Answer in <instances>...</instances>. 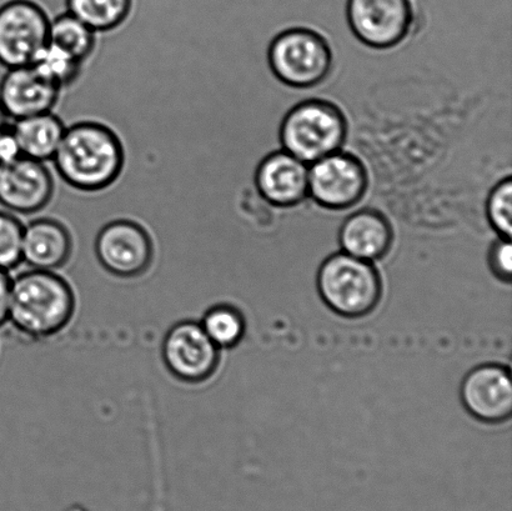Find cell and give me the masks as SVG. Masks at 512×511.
I'll list each match as a JSON object with an SVG mask.
<instances>
[{
  "instance_id": "obj_1",
  "label": "cell",
  "mask_w": 512,
  "mask_h": 511,
  "mask_svg": "<svg viewBox=\"0 0 512 511\" xmlns=\"http://www.w3.org/2000/svg\"><path fill=\"white\" fill-rule=\"evenodd\" d=\"M59 178L82 192H99L119 177L124 165L122 142L112 129L94 120L67 125L52 160Z\"/></svg>"
},
{
  "instance_id": "obj_2",
  "label": "cell",
  "mask_w": 512,
  "mask_h": 511,
  "mask_svg": "<svg viewBox=\"0 0 512 511\" xmlns=\"http://www.w3.org/2000/svg\"><path fill=\"white\" fill-rule=\"evenodd\" d=\"M74 312L73 289L57 273L32 269L12 279L8 322L24 337H53L67 328Z\"/></svg>"
},
{
  "instance_id": "obj_3",
  "label": "cell",
  "mask_w": 512,
  "mask_h": 511,
  "mask_svg": "<svg viewBox=\"0 0 512 511\" xmlns=\"http://www.w3.org/2000/svg\"><path fill=\"white\" fill-rule=\"evenodd\" d=\"M348 133V120L338 105L328 100L308 99L284 115L279 140L285 152L310 165L340 152Z\"/></svg>"
},
{
  "instance_id": "obj_4",
  "label": "cell",
  "mask_w": 512,
  "mask_h": 511,
  "mask_svg": "<svg viewBox=\"0 0 512 511\" xmlns=\"http://www.w3.org/2000/svg\"><path fill=\"white\" fill-rule=\"evenodd\" d=\"M268 62L279 82L294 89H309L329 78L334 55L323 35L298 27L286 29L271 40Z\"/></svg>"
},
{
  "instance_id": "obj_5",
  "label": "cell",
  "mask_w": 512,
  "mask_h": 511,
  "mask_svg": "<svg viewBox=\"0 0 512 511\" xmlns=\"http://www.w3.org/2000/svg\"><path fill=\"white\" fill-rule=\"evenodd\" d=\"M318 289L323 302L345 318L373 312L381 297L380 277L373 265L344 252L321 264Z\"/></svg>"
},
{
  "instance_id": "obj_6",
  "label": "cell",
  "mask_w": 512,
  "mask_h": 511,
  "mask_svg": "<svg viewBox=\"0 0 512 511\" xmlns=\"http://www.w3.org/2000/svg\"><path fill=\"white\" fill-rule=\"evenodd\" d=\"M369 175L355 155L336 152L309 165V197L326 210H348L365 197Z\"/></svg>"
},
{
  "instance_id": "obj_7",
  "label": "cell",
  "mask_w": 512,
  "mask_h": 511,
  "mask_svg": "<svg viewBox=\"0 0 512 511\" xmlns=\"http://www.w3.org/2000/svg\"><path fill=\"white\" fill-rule=\"evenodd\" d=\"M50 18L34 0H9L0 7V65L32 64L49 40Z\"/></svg>"
},
{
  "instance_id": "obj_8",
  "label": "cell",
  "mask_w": 512,
  "mask_h": 511,
  "mask_svg": "<svg viewBox=\"0 0 512 511\" xmlns=\"http://www.w3.org/2000/svg\"><path fill=\"white\" fill-rule=\"evenodd\" d=\"M94 248L99 263L115 277H140L152 267V234L132 219H112L105 223L95 238Z\"/></svg>"
},
{
  "instance_id": "obj_9",
  "label": "cell",
  "mask_w": 512,
  "mask_h": 511,
  "mask_svg": "<svg viewBox=\"0 0 512 511\" xmlns=\"http://www.w3.org/2000/svg\"><path fill=\"white\" fill-rule=\"evenodd\" d=\"M346 19L360 43L391 49L408 37L414 22L410 0H348Z\"/></svg>"
},
{
  "instance_id": "obj_10",
  "label": "cell",
  "mask_w": 512,
  "mask_h": 511,
  "mask_svg": "<svg viewBox=\"0 0 512 511\" xmlns=\"http://www.w3.org/2000/svg\"><path fill=\"white\" fill-rule=\"evenodd\" d=\"M219 348L202 325L197 322L175 324L163 342V360L170 373L180 382L199 384L205 382L218 369Z\"/></svg>"
},
{
  "instance_id": "obj_11",
  "label": "cell",
  "mask_w": 512,
  "mask_h": 511,
  "mask_svg": "<svg viewBox=\"0 0 512 511\" xmlns=\"http://www.w3.org/2000/svg\"><path fill=\"white\" fill-rule=\"evenodd\" d=\"M54 193V175L45 163L22 157L0 164V205L12 213L35 214Z\"/></svg>"
},
{
  "instance_id": "obj_12",
  "label": "cell",
  "mask_w": 512,
  "mask_h": 511,
  "mask_svg": "<svg viewBox=\"0 0 512 511\" xmlns=\"http://www.w3.org/2000/svg\"><path fill=\"white\" fill-rule=\"evenodd\" d=\"M461 400L480 422H505L512 413L510 370L498 364H484L471 370L461 384Z\"/></svg>"
},
{
  "instance_id": "obj_13",
  "label": "cell",
  "mask_w": 512,
  "mask_h": 511,
  "mask_svg": "<svg viewBox=\"0 0 512 511\" xmlns=\"http://www.w3.org/2000/svg\"><path fill=\"white\" fill-rule=\"evenodd\" d=\"M254 183L260 197L273 207H298L309 197V164L278 150L261 160Z\"/></svg>"
},
{
  "instance_id": "obj_14",
  "label": "cell",
  "mask_w": 512,
  "mask_h": 511,
  "mask_svg": "<svg viewBox=\"0 0 512 511\" xmlns=\"http://www.w3.org/2000/svg\"><path fill=\"white\" fill-rule=\"evenodd\" d=\"M60 88L50 83L32 65L9 68L0 79V105L9 119L53 112Z\"/></svg>"
},
{
  "instance_id": "obj_15",
  "label": "cell",
  "mask_w": 512,
  "mask_h": 511,
  "mask_svg": "<svg viewBox=\"0 0 512 511\" xmlns=\"http://www.w3.org/2000/svg\"><path fill=\"white\" fill-rule=\"evenodd\" d=\"M73 247L67 225L52 217L34 219L24 227L22 262L35 270L55 272L69 262Z\"/></svg>"
},
{
  "instance_id": "obj_16",
  "label": "cell",
  "mask_w": 512,
  "mask_h": 511,
  "mask_svg": "<svg viewBox=\"0 0 512 511\" xmlns=\"http://www.w3.org/2000/svg\"><path fill=\"white\" fill-rule=\"evenodd\" d=\"M393 240L394 232L389 220L373 209H363L349 215L339 232L341 250L370 263L385 257Z\"/></svg>"
},
{
  "instance_id": "obj_17",
  "label": "cell",
  "mask_w": 512,
  "mask_h": 511,
  "mask_svg": "<svg viewBox=\"0 0 512 511\" xmlns=\"http://www.w3.org/2000/svg\"><path fill=\"white\" fill-rule=\"evenodd\" d=\"M12 127L24 157L43 163L53 160L67 128L53 112L14 120Z\"/></svg>"
},
{
  "instance_id": "obj_18",
  "label": "cell",
  "mask_w": 512,
  "mask_h": 511,
  "mask_svg": "<svg viewBox=\"0 0 512 511\" xmlns=\"http://www.w3.org/2000/svg\"><path fill=\"white\" fill-rule=\"evenodd\" d=\"M134 0H65V12L74 15L94 33L110 32L132 12Z\"/></svg>"
},
{
  "instance_id": "obj_19",
  "label": "cell",
  "mask_w": 512,
  "mask_h": 511,
  "mask_svg": "<svg viewBox=\"0 0 512 511\" xmlns=\"http://www.w3.org/2000/svg\"><path fill=\"white\" fill-rule=\"evenodd\" d=\"M95 39L97 33L68 12L50 19L48 42L65 50L82 64L93 53Z\"/></svg>"
},
{
  "instance_id": "obj_20",
  "label": "cell",
  "mask_w": 512,
  "mask_h": 511,
  "mask_svg": "<svg viewBox=\"0 0 512 511\" xmlns=\"http://www.w3.org/2000/svg\"><path fill=\"white\" fill-rule=\"evenodd\" d=\"M200 325L219 349L233 348L244 337L243 315L238 309L229 305H217L209 309Z\"/></svg>"
},
{
  "instance_id": "obj_21",
  "label": "cell",
  "mask_w": 512,
  "mask_h": 511,
  "mask_svg": "<svg viewBox=\"0 0 512 511\" xmlns=\"http://www.w3.org/2000/svg\"><path fill=\"white\" fill-rule=\"evenodd\" d=\"M32 67L50 83L60 89L68 87L78 78L82 63L72 55L60 49L57 45L49 43L35 55Z\"/></svg>"
},
{
  "instance_id": "obj_22",
  "label": "cell",
  "mask_w": 512,
  "mask_h": 511,
  "mask_svg": "<svg viewBox=\"0 0 512 511\" xmlns=\"http://www.w3.org/2000/svg\"><path fill=\"white\" fill-rule=\"evenodd\" d=\"M486 219L499 238L511 239L512 233V180H499L491 188L485 204Z\"/></svg>"
},
{
  "instance_id": "obj_23",
  "label": "cell",
  "mask_w": 512,
  "mask_h": 511,
  "mask_svg": "<svg viewBox=\"0 0 512 511\" xmlns=\"http://www.w3.org/2000/svg\"><path fill=\"white\" fill-rule=\"evenodd\" d=\"M24 225L12 213L0 210V268L13 270L22 263Z\"/></svg>"
},
{
  "instance_id": "obj_24",
  "label": "cell",
  "mask_w": 512,
  "mask_h": 511,
  "mask_svg": "<svg viewBox=\"0 0 512 511\" xmlns=\"http://www.w3.org/2000/svg\"><path fill=\"white\" fill-rule=\"evenodd\" d=\"M489 264L496 277L503 280V282H510L512 277L511 239L499 238L491 245Z\"/></svg>"
},
{
  "instance_id": "obj_25",
  "label": "cell",
  "mask_w": 512,
  "mask_h": 511,
  "mask_svg": "<svg viewBox=\"0 0 512 511\" xmlns=\"http://www.w3.org/2000/svg\"><path fill=\"white\" fill-rule=\"evenodd\" d=\"M22 149L15 135L12 124L0 130V164H7L22 157Z\"/></svg>"
},
{
  "instance_id": "obj_26",
  "label": "cell",
  "mask_w": 512,
  "mask_h": 511,
  "mask_svg": "<svg viewBox=\"0 0 512 511\" xmlns=\"http://www.w3.org/2000/svg\"><path fill=\"white\" fill-rule=\"evenodd\" d=\"M10 290H12V278L9 272L0 268V327L8 322Z\"/></svg>"
},
{
  "instance_id": "obj_27",
  "label": "cell",
  "mask_w": 512,
  "mask_h": 511,
  "mask_svg": "<svg viewBox=\"0 0 512 511\" xmlns=\"http://www.w3.org/2000/svg\"><path fill=\"white\" fill-rule=\"evenodd\" d=\"M9 118L7 117V114H5L2 105H0V130H2L5 125L9 124Z\"/></svg>"
}]
</instances>
